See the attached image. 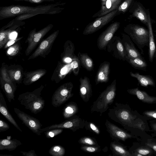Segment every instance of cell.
I'll return each instance as SVG.
<instances>
[{"label":"cell","instance_id":"cell-46","mask_svg":"<svg viewBox=\"0 0 156 156\" xmlns=\"http://www.w3.org/2000/svg\"><path fill=\"white\" fill-rule=\"evenodd\" d=\"M10 128L9 124L3 120L0 119V132L8 130Z\"/></svg>","mask_w":156,"mask_h":156},{"label":"cell","instance_id":"cell-53","mask_svg":"<svg viewBox=\"0 0 156 156\" xmlns=\"http://www.w3.org/2000/svg\"><path fill=\"white\" fill-rule=\"evenodd\" d=\"M132 155L136 156H143L141 154L136 152H134Z\"/></svg>","mask_w":156,"mask_h":156},{"label":"cell","instance_id":"cell-27","mask_svg":"<svg viewBox=\"0 0 156 156\" xmlns=\"http://www.w3.org/2000/svg\"><path fill=\"white\" fill-rule=\"evenodd\" d=\"M110 149L113 155L115 156H131L132 154L117 141L114 140L110 144Z\"/></svg>","mask_w":156,"mask_h":156},{"label":"cell","instance_id":"cell-1","mask_svg":"<svg viewBox=\"0 0 156 156\" xmlns=\"http://www.w3.org/2000/svg\"><path fill=\"white\" fill-rule=\"evenodd\" d=\"M66 3L58 2L35 7L12 5L0 7V20L13 17L25 13L38 14L54 15L60 13L64 9L59 6Z\"/></svg>","mask_w":156,"mask_h":156},{"label":"cell","instance_id":"cell-48","mask_svg":"<svg viewBox=\"0 0 156 156\" xmlns=\"http://www.w3.org/2000/svg\"><path fill=\"white\" fill-rule=\"evenodd\" d=\"M22 38V37L16 38L14 39H10L5 46V48H8L13 45L15 42Z\"/></svg>","mask_w":156,"mask_h":156},{"label":"cell","instance_id":"cell-17","mask_svg":"<svg viewBox=\"0 0 156 156\" xmlns=\"http://www.w3.org/2000/svg\"><path fill=\"white\" fill-rule=\"evenodd\" d=\"M123 0H101V6L100 10L92 16L99 17L106 15L112 11L118 9Z\"/></svg>","mask_w":156,"mask_h":156},{"label":"cell","instance_id":"cell-37","mask_svg":"<svg viewBox=\"0 0 156 156\" xmlns=\"http://www.w3.org/2000/svg\"><path fill=\"white\" fill-rule=\"evenodd\" d=\"M80 144L88 145H99L96 139L90 136H85L82 137L78 141Z\"/></svg>","mask_w":156,"mask_h":156},{"label":"cell","instance_id":"cell-21","mask_svg":"<svg viewBox=\"0 0 156 156\" xmlns=\"http://www.w3.org/2000/svg\"><path fill=\"white\" fill-rule=\"evenodd\" d=\"M0 112L6 119L17 129L21 132L22 130L9 111L3 94L0 92Z\"/></svg>","mask_w":156,"mask_h":156},{"label":"cell","instance_id":"cell-30","mask_svg":"<svg viewBox=\"0 0 156 156\" xmlns=\"http://www.w3.org/2000/svg\"><path fill=\"white\" fill-rule=\"evenodd\" d=\"M126 61L136 69L146 71L147 64L143 57L127 58Z\"/></svg>","mask_w":156,"mask_h":156},{"label":"cell","instance_id":"cell-12","mask_svg":"<svg viewBox=\"0 0 156 156\" xmlns=\"http://www.w3.org/2000/svg\"><path fill=\"white\" fill-rule=\"evenodd\" d=\"M59 32V30L55 31L43 40L28 59H34L39 56L44 58L50 51Z\"/></svg>","mask_w":156,"mask_h":156},{"label":"cell","instance_id":"cell-29","mask_svg":"<svg viewBox=\"0 0 156 156\" xmlns=\"http://www.w3.org/2000/svg\"><path fill=\"white\" fill-rule=\"evenodd\" d=\"M1 87L5 93L9 102L15 100V93L16 89V85L1 80Z\"/></svg>","mask_w":156,"mask_h":156},{"label":"cell","instance_id":"cell-39","mask_svg":"<svg viewBox=\"0 0 156 156\" xmlns=\"http://www.w3.org/2000/svg\"><path fill=\"white\" fill-rule=\"evenodd\" d=\"M84 127L86 130H89L96 134L99 135L100 133L99 128L92 122L85 121Z\"/></svg>","mask_w":156,"mask_h":156},{"label":"cell","instance_id":"cell-32","mask_svg":"<svg viewBox=\"0 0 156 156\" xmlns=\"http://www.w3.org/2000/svg\"><path fill=\"white\" fill-rule=\"evenodd\" d=\"M78 108L75 102H71L67 104L63 109L62 115L65 119H68L74 115L78 112Z\"/></svg>","mask_w":156,"mask_h":156},{"label":"cell","instance_id":"cell-51","mask_svg":"<svg viewBox=\"0 0 156 156\" xmlns=\"http://www.w3.org/2000/svg\"><path fill=\"white\" fill-rule=\"evenodd\" d=\"M17 34V33L16 31L12 33L10 35V39H14L16 38Z\"/></svg>","mask_w":156,"mask_h":156},{"label":"cell","instance_id":"cell-35","mask_svg":"<svg viewBox=\"0 0 156 156\" xmlns=\"http://www.w3.org/2000/svg\"><path fill=\"white\" fill-rule=\"evenodd\" d=\"M134 2V0H124L118 9V13H124L126 12L130 9Z\"/></svg>","mask_w":156,"mask_h":156},{"label":"cell","instance_id":"cell-36","mask_svg":"<svg viewBox=\"0 0 156 156\" xmlns=\"http://www.w3.org/2000/svg\"><path fill=\"white\" fill-rule=\"evenodd\" d=\"M80 61L75 55L70 63V66L73 74L75 76L78 74L80 67Z\"/></svg>","mask_w":156,"mask_h":156},{"label":"cell","instance_id":"cell-23","mask_svg":"<svg viewBox=\"0 0 156 156\" xmlns=\"http://www.w3.org/2000/svg\"><path fill=\"white\" fill-rule=\"evenodd\" d=\"M127 91L129 94L136 96L144 102L148 104L156 103V97L150 96L147 92L140 90L138 87L128 89Z\"/></svg>","mask_w":156,"mask_h":156},{"label":"cell","instance_id":"cell-24","mask_svg":"<svg viewBox=\"0 0 156 156\" xmlns=\"http://www.w3.org/2000/svg\"><path fill=\"white\" fill-rule=\"evenodd\" d=\"M147 27L148 28L149 33V59L150 62H152L156 54V47L155 43L150 13L148 16V21Z\"/></svg>","mask_w":156,"mask_h":156},{"label":"cell","instance_id":"cell-45","mask_svg":"<svg viewBox=\"0 0 156 156\" xmlns=\"http://www.w3.org/2000/svg\"><path fill=\"white\" fill-rule=\"evenodd\" d=\"M16 1H25L31 3L40 4L44 2H53L57 0H14Z\"/></svg>","mask_w":156,"mask_h":156},{"label":"cell","instance_id":"cell-15","mask_svg":"<svg viewBox=\"0 0 156 156\" xmlns=\"http://www.w3.org/2000/svg\"><path fill=\"white\" fill-rule=\"evenodd\" d=\"M106 130L111 137L116 140L125 141L133 136L107 119L105 123Z\"/></svg>","mask_w":156,"mask_h":156},{"label":"cell","instance_id":"cell-49","mask_svg":"<svg viewBox=\"0 0 156 156\" xmlns=\"http://www.w3.org/2000/svg\"><path fill=\"white\" fill-rule=\"evenodd\" d=\"M20 153H21L22 155L25 156H37V155L36 154L34 150H31L28 152L20 151Z\"/></svg>","mask_w":156,"mask_h":156},{"label":"cell","instance_id":"cell-22","mask_svg":"<svg viewBox=\"0 0 156 156\" xmlns=\"http://www.w3.org/2000/svg\"><path fill=\"white\" fill-rule=\"evenodd\" d=\"M47 73L45 69H41L24 73L23 83L25 85H29L36 82Z\"/></svg>","mask_w":156,"mask_h":156},{"label":"cell","instance_id":"cell-8","mask_svg":"<svg viewBox=\"0 0 156 156\" xmlns=\"http://www.w3.org/2000/svg\"><path fill=\"white\" fill-rule=\"evenodd\" d=\"M85 121L77 115H74L71 118L59 124H53L41 129L42 132L58 128L68 129L73 132L84 127Z\"/></svg>","mask_w":156,"mask_h":156},{"label":"cell","instance_id":"cell-3","mask_svg":"<svg viewBox=\"0 0 156 156\" xmlns=\"http://www.w3.org/2000/svg\"><path fill=\"white\" fill-rule=\"evenodd\" d=\"M42 85L32 92H27L19 95L18 100L26 109L34 114L39 113L44 108L45 101L41 96L44 88Z\"/></svg>","mask_w":156,"mask_h":156},{"label":"cell","instance_id":"cell-25","mask_svg":"<svg viewBox=\"0 0 156 156\" xmlns=\"http://www.w3.org/2000/svg\"><path fill=\"white\" fill-rule=\"evenodd\" d=\"M75 50L73 43L70 40L66 41L64 44V51L62 55V60L63 62L68 63L71 62L75 55Z\"/></svg>","mask_w":156,"mask_h":156},{"label":"cell","instance_id":"cell-41","mask_svg":"<svg viewBox=\"0 0 156 156\" xmlns=\"http://www.w3.org/2000/svg\"><path fill=\"white\" fill-rule=\"evenodd\" d=\"M63 131L62 128L55 129L44 132V134L46 137L49 139L60 134Z\"/></svg>","mask_w":156,"mask_h":156},{"label":"cell","instance_id":"cell-40","mask_svg":"<svg viewBox=\"0 0 156 156\" xmlns=\"http://www.w3.org/2000/svg\"><path fill=\"white\" fill-rule=\"evenodd\" d=\"M80 149L85 152L89 153H95L101 151V146L99 145H83L81 146Z\"/></svg>","mask_w":156,"mask_h":156},{"label":"cell","instance_id":"cell-47","mask_svg":"<svg viewBox=\"0 0 156 156\" xmlns=\"http://www.w3.org/2000/svg\"><path fill=\"white\" fill-rule=\"evenodd\" d=\"M143 114L147 117L156 119V110L145 111Z\"/></svg>","mask_w":156,"mask_h":156},{"label":"cell","instance_id":"cell-6","mask_svg":"<svg viewBox=\"0 0 156 156\" xmlns=\"http://www.w3.org/2000/svg\"><path fill=\"white\" fill-rule=\"evenodd\" d=\"M73 85L69 82L63 84L55 91L51 98V105L55 107L61 105L73 96Z\"/></svg>","mask_w":156,"mask_h":156},{"label":"cell","instance_id":"cell-2","mask_svg":"<svg viewBox=\"0 0 156 156\" xmlns=\"http://www.w3.org/2000/svg\"><path fill=\"white\" fill-rule=\"evenodd\" d=\"M108 117L128 130L131 128L144 129V122L134 115L129 106L116 102L113 108L108 109Z\"/></svg>","mask_w":156,"mask_h":156},{"label":"cell","instance_id":"cell-13","mask_svg":"<svg viewBox=\"0 0 156 156\" xmlns=\"http://www.w3.org/2000/svg\"><path fill=\"white\" fill-rule=\"evenodd\" d=\"M25 23V22L16 20L14 19L2 27L0 31V49L5 46L10 40V34L16 30H20V27Z\"/></svg>","mask_w":156,"mask_h":156},{"label":"cell","instance_id":"cell-31","mask_svg":"<svg viewBox=\"0 0 156 156\" xmlns=\"http://www.w3.org/2000/svg\"><path fill=\"white\" fill-rule=\"evenodd\" d=\"M77 56L82 66L87 70L91 71L93 69L94 66L93 61L87 53L79 52Z\"/></svg>","mask_w":156,"mask_h":156},{"label":"cell","instance_id":"cell-9","mask_svg":"<svg viewBox=\"0 0 156 156\" xmlns=\"http://www.w3.org/2000/svg\"><path fill=\"white\" fill-rule=\"evenodd\" d=\"M53 26L52 24H50L38 31H36V29L34 28L30 32L25 42L28 44L25 52L26 55L28 56L30 54L40 41Z\"/></svg>","mask_w":156,"mask_h":156},{"label":"cell","instance_id":"cell-42","mask_svg":"<svg viewBox=\"0 0 156 156\" xmlns=\"http://www.w3.org/2000/svg\"><path fill=\"white\" fill-rule=\"evenodd\" d=\"M20 47L18 44H15L9 48L7 51V54L11 56H14L19 52Z\"/></svg>","mask_w":156,"mask_h":156},{"label":"cell","instance_id":"cell-44","mask_svg":"<svg viewBox=\"0 0 156 156\" xmlns=\"http://www.w3.org/2000/svg\"><path fill=\"white\" fill-rule=\"evenodd\" d=\"M35 15L32 14L25 13L18 15L16 16L14 19L16 20L22 21L32 17Z\"/></svg>","mask_w":156,"mask_h":156},{"label":"cell","instance_id":"cell-20","mask_svg":"<svg viewBox=\"0 0 156 156\" xmlns=\"http://www.w3.org/2000/svg\"><path fill=\"white\" fill-rule=\"evenodd\" d=\"M110 67V63L108 61H105L100 65L95 76L96 85L108 82L109 80Z\"/></svg>","mask_w":156,"mask_h":156},{"label":"cell","instance_id":"cell-50","mask_svg":"<svg viewBox=\"0 0 156 156\" xmlns=\"http://www.w3.org/2000/svg\"><path fill=\"white\" fill-rule=\"evenodd\" d=\"M146 145L151 149H153L154 151H156V143H147Z\"/></svg>","mask_w":156,"mask_h":156},{"label":"cell","instance_id":"cell-14","mask_svg":"<svg viewBox=\"0 0 156 156\" xmlns=\"http://www.w3.org/2000/svg\"><path fill=\"white\" fill-rule=\"evenodd\" d=\"M120 23L115 22L110 24L99 36L97 40V46L101 50H105L108 44L119 29Z\"/></svg>","mask_w":156,"mask_h":156},{"label":"cell","instance_id":"cell-10","mask_svg":"<svg viewBox=\"0 0 156 156\" xmlns=\"http://www.w3.org/2000/svg\"><path fill=\"white\" fill-rule=\"evenodd\" d=\"M14 110L18 118L29 129L36 135H41L42 125L38 119L17 108H14Z\"/></svg>","mask_w":156,"mask_h":156},{"label":"cell","instance_id":"cell-34","mask_svg":"<svg viewBox=\"0 0 156 156\" xmlns=\"http://www.w3.org/2000/svg\"><path fill=\"white\" fill-rule=\"evenodd\" d=\"M49 154L53 156H63L65 154V148L60 145L52 146L49 151Z\"/></svg>","mask_w":156,"mask_h":156},{"label":"cell","instance_id":"cell-26","mask_svg":"<svg viewBox=\"0 0 156 156\" xmlns=\"http://www.w3.org/2000/svg\"><path fill=\"white\" fill-rule=\"evenodd\" d=\"M131 76L136 78L139 84L142 86L147 87L148 86L155 87V83L153 78L150 75H143L139 73L130 72Z\"/></svg>","mask_w":156,"mask_h":156},{"label":"cell","instance_id":"cell-16","mask_svg":"<svg viewBox=\"0 0 156 156\" xmlns=\"http://www.w3.org/2000/svg\"><path fill=\"white\" fill-rule=\"evenodd\" d=\"M129 12L131 13L130 17H136L147 26L149 11L148 10H146L140 3L137 1L134 2L129 10Z\"/></svg>","mask_w":156,"mask_h":156},{"label":"cell","instance_id":"cell-43","mask_svg":"<svg viewBox=\"0 0 156 156\" xmlns=\"http://www.w3.org/2000/svg\"><path fill=\"white\" fill-rule=\"evenodd\" d=\"M135 152L141 154L143 156L151 154V153L152 150L148 148L140 147L136 149Z\"/></svg>","mask_w":156,"mask_h":156},{"label":"cell","instance_id":"cell-33","mask_svg":"<svg viewBox=\"0 0 156 156\" xmlns=\"http://www.w3.org/2000/svg\"><path fill=\"white\" fill-rule=\"evenodd\" d=\"M22 70L20 67H13L11 69L7 68V72L12 80L18 83H21L22 78Z\"/></svg>","mask_w":156,"mask_h":156},{"label":"cell","instance_id":"cell-7","mask_svg":"<svg viewBox=\"0 0 156 156\" xmlns=\"http://www.w3.org/2000/svg\"><path fill=\"white\" fill-rule=\"evenodd\" d=\"M118 13V9H116L97 18L86 26L83 34L87 35L95 32L110 22Z\"/></svg>","mask_w":156,"mask_h":156},{"label":"cell","instance_id":"cell-5","mask_svg":"<svg viewBox=\"0 0 156 156\" xmlns=\"http://www.w3.org/2000/svg\"><path fill=\"white\" fill-rule=\"evenodd\" d=\"M124 31L144 54L143 48L145 46L149 47V33L148 30L138 24H130L124 27Z\"/></svg>","mask_w":156,"mask_h":156},{"label":"cell","instance_id":"cell-38","mask_svg":"<svg viewBox=\"0 0 156 156\" xmlns=\"http://www.w3.org/2000/svg\"><path fill=\"white\" fill-rule=\"evenodd\" d=\"M0 79L3 81L16 85L9 77L7 72V67L5 66H2L1 68Z\"/></svg>","mask_w":156,"mask_h":156},{"label":"cell","instance_id":"cell-28","mask_svg":"<svg viewBox=\"0 0 156 156\" xmlns=\"http://www.w3.org/2000/svg\"><path fill=\"white\" fill-rule=\"evenodd\" d=\"M22 144L20 140L16 139H1L0 140V150H6L9 151H12Z\"/></svg>","mask_w":156,"mask_h":156},{"label":"cell","instance_id":"cell-11","mask_svg":"<svg viewBox=\"0 0 156 156\" xmlns=\"http://www.w3.org/2000/svg\"><path fill=\"white\" fill-rule=\"evenodd\" d=\"M107 49L108 51L115 58L126 61V52L120 37L114 36L108 44Z\"/></svg>","mask_w":156,"mask_h":156},{"label":"cell","instance_id":"cell-4","mask_svg":"<svg viewBox=\"0 0 156 156\" xmlns=\"http://www.w3.org/2000/svg\"><path fill=\"white\" fill-rule=\"evenodd\" d=\"M116 80L115 79L93 102L91 107V112H99L101 116L103 113L107 110L109 106L114 100L116 95Z\"/></svg>","mask_w":156,"mask_h":156},{"label":"cell","instance_id":"cell-52","mask_svg":"<svg viewBox=\"0 0 156 156\" xmlns=\"http://www.w3.org/2000/svg\"><path fill=\"white\" fill-rule=\"evenodd\" d=\"M67 66H66L63 67L61 70V74L65 75L67 72L68 70Z\"/></svg>","mask_w":156,"mask_h":156},{"label":"cell","instance_id":"cell-19","mask_svg":"<svg viewBox=\"0 0 156 156\" xmlns=\"http://www.w3.org/2000/svg\"><path fill=\"white\" fill-rule=\"evenodd\" d=\"M80 94L83 100L85 102L89 101L92 94L91 85L89 79L87 76L79 79Z\"/></svg>","mask_w":156,"mask_h":156},{"label":"cell","instance_id":"cell-18","mask_svg":"<svg viewBox=\"0 0 156 156\" xmlns=\"http://www.w3.org/2000/svg\"><path fill=\"white\" fill-rule=\"evenodd\" d=\"M121 36L122 42L126 52L127 58L143 57L135 47L129 36L124 33H122Z\"/></svg>","mask_w":156,"mask_h":156}]
</instances>
